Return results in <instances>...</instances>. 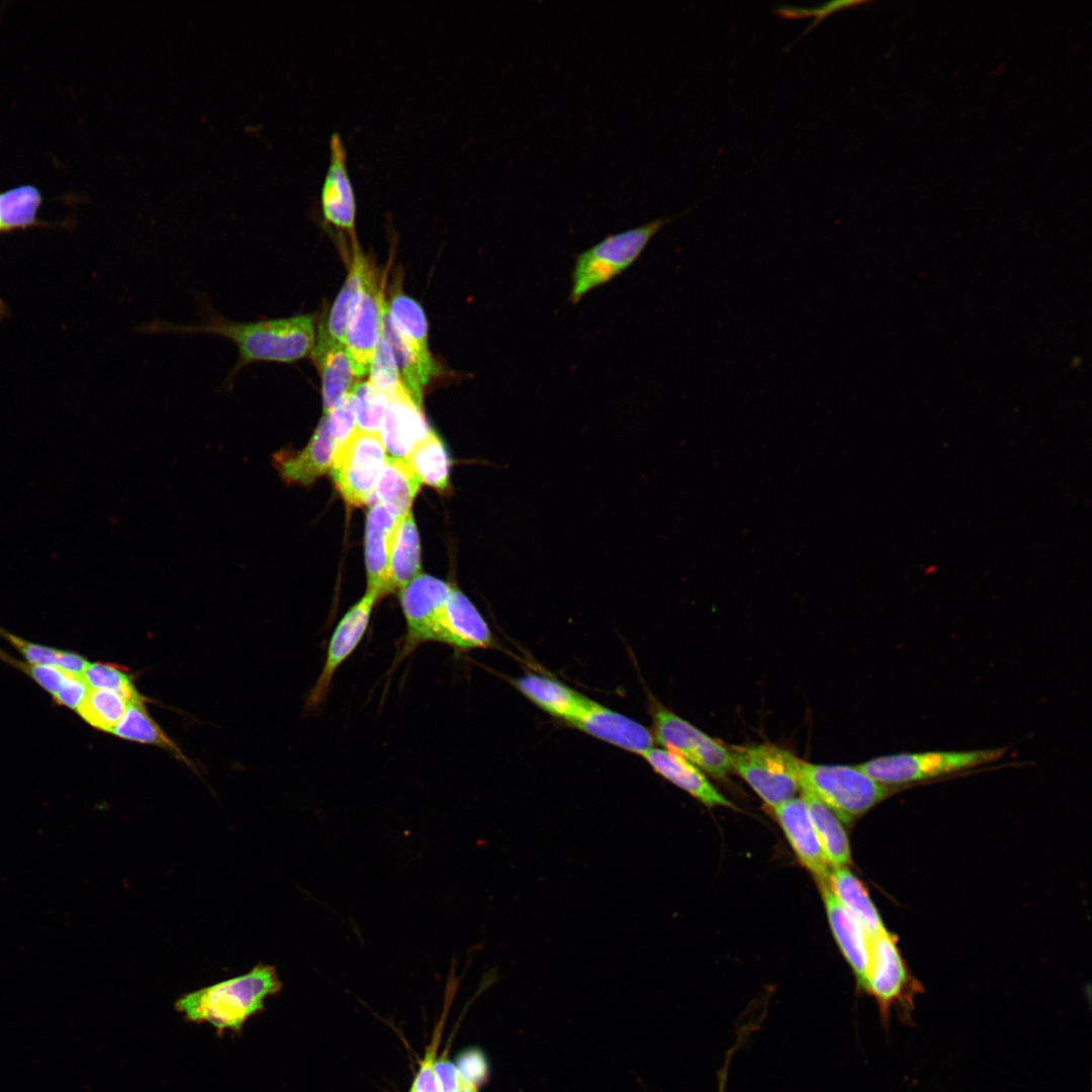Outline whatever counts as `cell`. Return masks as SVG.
Here are the masks:
<instances>
[{
	"instance_id": "6da1fadb",
	"label": "cell",
	"mask_w": 1092,
	"mask_h": 1092,
	"mask_svg": "<svg viewBox=\"0 0 1092 1092\" xmlns=\"http://www.w3.org/2000/svg\"><path fill=\"white\" fill-rule=\"evenodd\" d=\"M203 320L195 326H179L154 321L138 328L147 334H211L231 340L239 358L228 381L246 365L258 361L292 362L305 357L315 344L314 317L310 314L254 323L230 321L209 306Z\"/></svg>"
},
{
	"instance_id": "7a4b0ae2",
	"label": "cell",
	"mask_w": 1092,
	"mask_h": 1092,
	"mask_svg": "<svg viewBox=\"0 0 1092 1092\" xmlns=\"http://www.w3.org/2000/svg\"><path fill=\"white\" fill-rule=\"evenodd\" d=\"M282 982L276 968L258 964L244 975L194 990L175 1001V1009L192 1023H208L221 1035L241 1032L246 1022L264 1010L267 998L278 994Z\"/></svg>"
},
{
	"instance_id": "3957f363",
	"label": "cell",
	"mask_w": 1092,
	"mask_h": 1092,
	"mask_svg": "<svg viewBox=\"0 0 1092 1092\" xmlns=\"http://www.w3.org/2000/svg\"><path fill=\"white\" fill-rule=\"evenodd\" d=\"M682 215L653 219L642 225L609 235L577 254L570 274L568 301L576 305L587 293L624 273L639 259L663 226Z\"/></svg>"
},
{
	"instance_id": "277c9868",
	"label": "cell",
	"mask_w": 1092,
	"mask_h": 1092,
	"mask_svg": "<svg viewBox=\"0 0 1092 1092\" xmlns=\"http://www.w3.org/2000/svg\"><path fill=\"white\" fill-rule=\"evenodd\" d=\"M800 784L806 786L845 824H850L896 792L850 765L801 761Z\"/></svg>"
},
{
	"instance_id": "5b68a950",
	"label": "cell",
	"mask_w": 1092,
	"mask_h": 1092,
	"mask_svg": "<svg viewBox=\"0 0 1092 1092\" xmlns=\"http://www.w3.org/2000/svg\"><path fill=\"white\" fill-rule=\"evenodd\" d=\"M1006 750V747H996L970 751L898 753L870 759L857 767L880 784L898 787L996 761Z\"/></svg>"
},
{
	"instance_id": "8992f818",
	"label": "cell",
	"mask_w": 1092,
	"mask_h": 1092,
	"mask_svg": "<svg viewBox=\"0 0 1092 1092\" xmlns=\"http://www.w3.org/2000/svg\"><path fill=\"white\" fill-rule=\"evenodd\" d=\"M732 769L774 809L800 790L801 759L774 744L729 747Z\"/></svg>"
},
{
	"instance_id": "52a82bcc",
	"label": "cell",
	"mask_w": 1092,
	"mask_h": 1092,
	"mask_svg": "<svg viewBox=\"0 0 1092 1092\" xmlns=\"http://www.w3.org/2000/svg\"><path fill=\"white\" fill-rule=\"evenodd\" d=\"M387 458L380 433L356 429L337 447L330 470L349 505L361 507L370 502Z\"/></svg>"
},
{
	"instance_id": "ba28073f",
	"label": "cell",
	"mask_w": 1092,
	"mask_h": 1092,
	"mask_svg": "<svg viewBox=\"0 0 1092 1092\" xmlns=\"http://www.w3.org/2000/svg\"><path fill=\"white\" fill-rule=\"evenodd\" d=\"M864 991L875 997L884 1021L895 1005L907 1019L921 985L910 975L897 946V938L887 930L869 939V966Z\"/></svg>"
},
{
	"instance_id": "9c48e42d",
	"label": "cell",
	"mask_w": 1092,
	"mask_h": 1092,
	"mask_svg": "<svg viewBox=\"0 0 1092 1092\" xmlns=\"http://www.w3.org/2000/svg\"><path fill=\"white\" fill-rule=\"evenodd\" d=\"M653 736L662 748L679 754L706 774L725 779L733 771L729 747L665 707L653 705Z\"/></svg>"
},
{
	"instance_id": "30bf717a",
	"label": "cell",
	"mask_w": 1092,
	"mask_h": 1092,
	"mask_svg": "<svg viewBox=\"0 0 1092 1092\" xmlns=\"http://www.w3.org/2000/svg\"><path fill=\"white\" fill-rule=\"evenodd\" d=\"M452 585L428 574H419L401 590L399 600L406 623L400 658L419 645L434 642L440 617Z\"/></svg>"
},
{
	"instance_id": "8fae6325",
	"label": "cell",
	"mask_w": 1092,
	"mask_h": 1092,
	"mask_svg": "<svg viewBox=\"0 0 1092 1092\" xmlns=\"http://www.w3.org/2000/svg\"><path fill=\"white\" fill-rule=\"evenodd\" d=\"M383 303L381 287L371 270L352 307L345 334L344 346L355 377H362L369 372L381 338Z\"/></svg>"
},
{
	"instance_id": "7c38bea8",
	"label": "cell",
	"mask_w": 1092,
	"mask_h": 1092,
	"mask_svg": "<svg viewBox=\"0 0 1092 1092\" xmlns=\"http://www.w3.org/2000/svg\"><path fill=\"white\" fill-rule=\"evenodd\" d=\"M378 600L372 593L353 605L342 617L330 639L325 663L308 696V707L317 706L326 697L337 669L362 641L369 625L373 606Z\"/></svg>"
},
{
	"instance_id": "4fadbf2b",
	"label": "cell",
	"mask_w": 1092,
	"mask_h": 1092,
	"mask_svg": "<svg viewBox=\"0 0 1092 1092\" xmlns=\"http://www.w3.org/2000/svg\"><path fill=\"white\" fill-rule=\"evenodd\" d=\"M434 642L465 652L492 646L493 637L482 615L458 588L452 586L440 617Z\"/></svg>"
},
{
	"instance_id": "5bb4252c",
	"label": "cell",
	"mask_w": 1092,
	"mask_h": 1092,
	"mask_svg": "<svg viewBox=\"0 0 1092 1092\" xmlns=\"http://www.w3.org/2000/svg\"><path fill=\"white\" fill-rule=\"evenodd\" d=\"M571 726L627 751L642 755L653 747L652 731L590 699Z\"/></svg>"
},
{
	"instance_id": "9a60e30c",
	"label": "cell",
	"mask_w": 1092,
	"mask_h": 1092,
	"mask_svg": "<svg viewBox=\"0 0 1092 1092\" xmlns=\"http://www.w3.org/2000/svg\"><path fill=\"white\" fill-rule=\"evenodd\" d=\"M795 854L819 882L828 883L831 866L823 851L803 798H793L772 809Z\"/></svg>"
},
{
	"instance_id": "2e32d148",
	"label": "cell",
	"mask_w": 1092,
	"mask_h": 1092,
	"mask_svg": "<svg viewBox=\"0 0 1092 1092\" xmlns=\"http://www.w3.org/2000/svg\"><path fill=\"white\" fill-rule=\"evenodd\" d=\"M337 447L326 415L303 449L297 452L278 451L273 454L272 461L284 482L309 485L331 468Z\"/></svg>"
},
{
	"instance_id": "e0dca14e",
	"label": "cell",
	"mask_w": 1092,
	"mask_h": 1092,
	"mask_svg": "<svg viewBox=\"0 0 1092 1092\" xmlns=\"http://www.w3.org/2000/svg\"><path fill=\"white\" fill-rule=\"evenodd\" d=\"M398 517L382 504L375 503L368 512L365 530L367 592L381 598L392 593L390 557Z\"/></svg>"
},
{
	"instance_id": "ac0fdd59",
	"label": "cell",
	"mask_w": 1092,
	"mask_h": 1092,
	"mask_svg": "<svg viewBox=\"0 0 1092 1092\" xmlns=\"http://www.w3.org/2000/svg\"><path fill=\"white\" fill-rule=\"evenodd\" d=\"M323 213L327 221L353 233L356 202L347 167V152L341 135L334 132L330 140V161L321 193Z\"/></svg>"
},
{
	"instance_id": "d6986e66",
	"label": "cell",
	"mask_w": 1092,
	"mask_h": 1092,
	"mask_svg": "<svg viewBox=\"0 0 1092 1092\" xmlns=\"http://www.w3.org/2000/svg\"><path fill=\"white\" fill-rule=\"evenodd\" d=\"M430 431L422 406L405 388L389 398L379 432L389 457L406 458Z\"/></svg>"
},
{
	"instance_id": "ffe728a7",
	"label": "cell",
	"mask_w": 1092,
	"mask_h": 1092,
	"mask_svg": "<svg viewBox=\"0 0 1092 1092\" xmlns=\"http://www.w3.org/2000/svg\"><path fill=\"white\" fill-rule=\"evenodd\" d=\"M371 270V266L356 245L346 281L325 323L320 324L313 347L314 360L333 347L344 346L350 312Z\"/></svg>"
},
{
	"instance_id": "44dd1931",
	"label": "cell",
	"mask_w": 1092,
	"mask_h": 1092,
	"mask_svg": "<svg viewBox=\"0 0 1092 1092\" xmlns=\"http://www.w3.org/2000/svg\"><path fill=\"white\" fill-rule=\"evenodd\" d=\"M642 756L653 770L707 807L735 806L710 782L705 772L677 753L652 747Z\"/></svg>"
},
{
	"instance_id": "7402d4cb",
	"label": "cell",
	"mask_w": 1092,
	"mask_h": 1092,
	"mask_svg": "<svg viewBox=\"0 0 1092 1092\" xmlns=\"http://www.w3.org/2000/svg\"><path fill=\"white\" fill-rule=\"evenodd\" d=\"M819 885L835 940L850 965L858 987L864 989L869 966V938L857 920L836 898L828 883Z\"/></svg>"
},
{
	"instance_id": "603a6c76",
	"label": "cell",
	"mask_w": 1092,
	"mask_h": 1092,
	"mask_svg": "<svg viewBox=\"0 0 1092 1092\" xmlns=\"http://www.w3.org/2000/svg\"><path fill=\"white\" fill-rule=\"evenodd\" d=\"M381 335L389 345L403 387L414 401L422 406L423 387L438 372L433 359L420 355L398 333L392 324L386 301L382 307Z\"/></svg>"
},
{
	"instance_id": "cb8c5ba5",
	"label": "cell",
	"mask_w": 1092,
	"mask_h": 1092,
	"mask_svg": "<svg viewBox=\"0 0 1092 1092\" xmlns=\"http://www.w3.org/2000/svg\"><path fill=\"white\" fill-rule=\"evenodd\" d=\"M516 688L536 706L569 725L578 716L588 698L561 681L528 673L514 680Z\"/></svg>"
},
{
	"instance_id": "d4e9b609",
	"label": "cell",
	"mask_w": 1092,
	"mask_h": 1092,
	"mask_svg": "<svg viewBox=\"0 0 1092 1092\" xmlns=\"http://www.w3.org/2000/svg\"><path fill=\"white\" fill-rule=\"evenodd\" d=\"M828 886L869 939L887 930L867 888L847 867L832 868Z\"/></svg>"
},
{
	"instance_id": "484cf974",
	"label": "cell",
	"mask_w": 1092,
	"mask_h": 1092,
	"mask_svg": "<svg viewBox=\"0 0 1092 1092\" xmlns=\"http://www.w3.org/2000/svg\"><path fill=\"white\" fill-rule=\"evenodd\" d=\"M800 791L829 864L847 867L851 859L850 843L842 822L806 786L800 784Z\"/></svg>"
},
{
	"instance_id": "4316f807",
	"label": "cell",
	"mask_w": 1092,
	"mask_h": 1092,
	"mask_svg": "<svg viewBox=\"0 0 1092 1092\" xmlns=\"http://www.w3.org/2000/svg\"><path fill=\"white\" fill-rule=\"evenodd\" d=\"M421 481L406 461L402 458L388 457L376 485L377 503L384 505L398 517L411 512Z\"/></svg>"
},
{
	"instance_id": "83f0119b",
	"label": "cell",
	"mask_w": 1092,
	"mask_h": 1092,
	"mask_svg": "<svg viewBox=\"0 0 1092 1092\" xmlns=\"http://www.w3.org/2000/svg\"><path fill=\"white\" fill-rule=\"evenodd\" d=\"M420 539L412 512L398 520L390 557V583L392 592L401 590L420 574Z\"/></svg>"
},
{
	"instance_id": "f1b7e54d",
	"label": "cell",
	"mask_w": 1092,
	"mask_h": 1092,
	"mask_svg": "<svg viewBox=\"0 0 1092 1092\" xmlns=\"http://www.w3.org/2000/svg\"><path fill=\"white\" fill-rule=\"evenodd\" d=\"M417 474L421 483L430 485L439 491L449 487L450 460L442 440L434 431L421 440L404 458Z\"/></svg>"
},
{
	"instance_id": "f546056e",
	"label": "cell",
	"mask_w": 1092,
	"mask_h": 1092,
	"mask_svg": "<svg viewBox=\"0 0 1092 1092\" xmlns=\"http://www.w3.org/2000/svg\"><path fill=\"white\" fill-rule=\"evenodd\" d=\"M315 363L322 375L324 412L329 414L351 391L355 375L345 346L329 349Z\"/></svg>"
},
{
	"instance_id": "4dcf8cb0",
	"label": "cell",
	"mask_w": 1092,
	"mask_h": 1092,
	"mask_svg": "<svg viewBox=\"0 0 1092 1092\" xmlns=\"http://www.w3.org/2000/svg\"><path fill=\"white\" fill-rule=\"evenodd\" d=\"M113 734L122 739L165 748L176 757L187 761L179 747L148 714L144 700L128 704Z\"/></svg>"
},
{
	"instance_id": "1f68e13d",
	"label": "cell",
	"mask_w": 1092,
	"mask_h": 1092,
	"mask_svg": "<svg viewBox=\"0 0 1092 1092\" xmlns=\"http://www.w3.org/2000/svg\"><path fill=\"white\" fill-rule=\"evenodd\" d=\"M386 305L392 324L401 337L424 358L432 359L428 348V324L419 302L401 292H395Z\"/></svg>"
},
{
	"instance_id": "d6a6232c",
	"label": "cell",
	"mask_w": 1092,
	"mask_h": 1092,
	"mask_svg": "<svg viewBox=\"0 0 1092 1092\" xmlns=\"http://www.w3.org/2000/svg\"><path fill=\"white\" fill-rule=\"evenodd\" d=\"M41 204V194L32 185H21L0 192V231L31 226Z\"/></svg>"
},
{
	"instance_id": "836d02e7",
	"label": "cell",
	"mask_w": 1092,
	"mask_h": 1092,
	"mask_svg": "<svg viewBox=\"0 0 1092 1092\" xmlns=\"http://www.w3.org/2000/svg\"><path fill=\"white\" fill-rule=\"evenodd\" d=\"M128 704V701L115 692L89 689L77 712L92 727L113 733Z\"/></svg>"
},
{
	"instance_id": "e575fe53",
	"label": "cell",
	"mask_w": 1092,
	"mask_h": 1092,
	"mask_svg": "<svg viewBox=\"0 0 1092 1092\" xmlns=\"http://www.w3.org/2000/svg\"><path fill=\"white\" fill-rule=\"evenodd\" d=\"M358 430L379 433L389 399L370 381H361L351 389Z\"/></svg>"
},
{
	"instance_id": "d590c367",
	"label": "cell",
	"mask_w": 1092,
	"mask_h": 1092,
	"mask_svg": "<svg viewBox=\"0 0 1092 1092\" xmlns=\"http://www.w3.org/2000/svg\"><path fill=\"white\" fill-rule=\"evenodd\" d=\"M91 690H107L122 696L128 703L142 701L128 673L113 663H90L83 676Z\"/></svg>"
},
{
	"instance_id": "8d00e7d4",
	"label": "cell",
	"mask_w": 1092,
	"mask_h": 1092,
	"mask_svg": "<svg viewBox=\"0 0 1092 1092\" xmlns=\"http://www.w3.org/2000/svg\"><path fill=\"white\" fill-rule=\"evenodd\" d=\"M369 372V381L384 393L388 399L404 388L391 349L382 335L371 361Z\"/></svg>"
},
{
	"instance_id": "74e56055",
	"label": "cell",
	"mask_w": 1092,
	"mask_h": 1092,
	"mask_svg": "<svg viewBox=\"0 0 1092 1092\" xmlns=\"http://www.w3.org/2000/svg\"><path fill=\"white\" fill-rule=\"evenodd\" d=\"M867 3H868L867 1L864 2V1H852V0H850V1L837 0V1H830V2H828V3H826V4L822 5V6L815 7V8H804V7H797V6L782 5V6L775 7L772 12H774L775 15H777L778 17H780L782 19L791 20V19H804V18H808V17H813L815 19L812 22V24H810L803 31V33H801L799 35V37L796 40V41H799L801 38H803L805 35H807L811 30H813L822 20H824L830 14H833V13L838 12V11L843 10V9H848V8H851V7H856V6H859V5H863V4H867Z\"/></svg>"
},
{
	"instance_id": "f35d334b",
	"label": "cell",
	"mask_w": 1092,
	"mask_h": 1092,
	"mask_svg": "<svg viewBox=\"0 0 1092 1092\" xmlns=\"http://www.w3.org/2000/svg\"><path fill=\"white\" fill-rule=\"evenodd\" d=\"M0 659L13 664L15 667L28 674L43 690L53 695V697L58 693L67 675V673L59 667L22 662L11 658L2 651H0Z\"/></svg>"
},
{
	"instance_id": "ab89813d",
	"label": "cell",
	"mask_w": 1092,
	"mask_h": 1092,
	"mask_svg": "<svg viewBox=\"0 0 1092 1092\" xmlns=\"http://www.w3.org/2000/svg\"><path fill=\"white\" fill-rule=\"evenodd\" d=\"M0 636L17 649L28 663L57 667L60 650L23 640L2 627H0Z\"/></svg>"
},
{
	"instance_id": "60d3db41",
	"label": "cell",
	"mask_w": 1092,
	"mask_h": 1092,
	"mask_svg": "<svg viewBox=\"0 0 1092 1092\" xmlns=\"http://www.w3.org/2000/svg\"><path fill=\"white\" fill-rule=\"evenodd\" d=\"M326 415L331 432L337 445L340 446L357 429L351 391L344 396L338 406Z\"/></svg>"
},
{
	"instance_id": "b9f144b4",
	"label": "cell",
	"mask_w": 1092,
	"mask_h": 1092,
	"mask_svg": "<svg viewBox=\"0 0 1092 1092\" xmlns=\"http://www.w3.org/2000/svg\"><path fill=\"white\" fill-rule=\"evenodd\" d=\"M440 1032L434 1036L429 1044L426 1055L421 1062L419 1072L413 1082L410 1092H440L439 1083L435 1071L436 1054L439 1044Z\"/></svg>"
},
{
	"instance_id": "7bdbcfd3",
	"label": "cell",
	"mask_w": 1092,
	"mask_h": 1092,
	"mask_svg": "<svg viewBox=\"0 0 1092 1092\" xmlns=\"http://www.w3.org/2000/svg\"><path fill=\"white\" fill-rule=\"evenodd\" d=\"M456 1069L461 1079L478 1086L487 1074V1065L483 1055L476 1050L461 1053L456 1062Z\"/></svg>"
},
{
	"instance_id": "ee69618b",
	"label": "cell",
	"mask_w": 1092,
	"mask_h": 1092,
	"mask_svg": "<svg viewBox=\"0 0 1092 1092\" xmlns=\"http://www.w3.org/2000/svg\"><path fill=\"white\" fill-rule=\"evenodd\" d=\"M89 688L83 677L67 673L62 687L54 698L58 704L77 711L85 700Z\"/></svg>"
},
{
	"instance_id": "f6af8a7d",
	"label": "cell",
	"mask_w": 1092,
	"mask_h": 1092,
	"mask_svg": "<svg viewBox=\"0 0 1092 1092\" xmlns=\"http://www.w3.org/2000/svg\"><path fill=\"white\" fill-rule=\"evenodd\" d=\"M435 1071L440 1092H458L459 1075L456 1066L445 1056L436 1060Z\"/></svg>"
},
{
	"instance_id": "bcb514c9",
	"label": "cell",
	"mask_w": 1092,
	"mask_h": 1092,
	"mask_svg": "<svg viewBox=\"0 0 1092 1092\" xmlns=\"http://www.w3.org/2000/svg\"><path fill=\"white\" fill-rule=\"evenodd\" d=\"M89 664L86 658L77 653L60 650L57 667L68 674L83 677Z\"/></svg>"
},
{
	"instance_id": "7dc6e473",
	"label": "cell",
	"mask_w": 1092,
	"mask_h": 1092,
	"mask_svg": "<svg viewBox=\"0 0 1092 1092\" xmlns=\"http://www.w3.org/2000/svg\"><path fill=\"white\" fill-rule=\"evenodd\" d=\"M458 1092H478V1091H477V1086H475L474 1084L469 1083V1082H467V1081H465V1080H463V1079H461L459 1077Z\"/></svg>"
},
{
	"instance_id": "c3c4849f",
	"label": "cell",
	"mask_w": 1092,
	"mask_h": 1092,
	"mask_svg": "<svg viewBox=\"0 0 1092 1092\" xmlns=\"http://www.w3.org/2000/svg\"><path fill=\"white\" fill-rule=\"evenodd\" d=\"M725 1076H726V1074H723V1072H722V1077H721L720 1086H719V1088H720L719 1092H724Z\"/></svg>"
},
{
	"instance_id": "681fc988",
	"label": "cell",
	"mask_w": 1092,
	"mask_h": 1092,
	"mask_svg": "<svg viewBox=\"0 0 1092 1092\" xmlns=\"http://www.w3.org/2000/svg\"><path fill=\"white\" fill-rule=\"evenodd\" d=\"M2 309H3V305H2V302L0 300V313L2 312Z\"/></svg>"
}]
</instances>
